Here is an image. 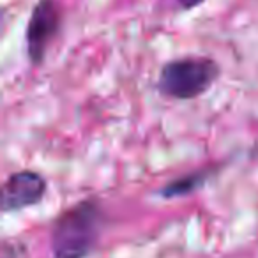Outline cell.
<instances>
[{
	"label": "cell",
	"instance_id": "6da1fadb",
	"mask_svg": "<svg viewBox=\"0 0 258 258\" xmlns=\"http://www.w3.org/2000/svg\"><path fill=\"white\" fill-rule=\"evenodd\" d=\"M106 216L97 200L87 198L58 216L51 230L53 258H87L101 239Z\"/></svg>",
	"mask_w": 258,
	"mask_h": 258
},
{
	"label": "cell",
	"instance_id": "7a4b0ae2",
	"mask_svg": "<svg viewBox=\"0 0 258 258\" xmlns=\"http://www.w3.org/2000/svg\"><path fill=\"white\" fill-rule=\"evenodd\" d=\"M221 75L219 64L211 57L187 55L168 60L158 76V92L168 99L189 101L204 96Z\"/></svg>",
	"mask_w": 258,
	"mask_h": 258
},
{
	"label": "cell",
	"instance_id": "3957f363",
	"mask_svg": "<svg viewBox=\"0 0 258 258\" xmlns=\"http://www.w3.org/2000/svg\"><path fill=\"white\" fill-rule=\"evenodd\" d=\"M62 22L64 13L58 0H37L25 29L27 57L32 66L44 64L48 50L62 29Z\"/></svg>",
	"mask_w": 258,
	"mask_h": 258
},
{
	"label": "cell",
	"instance_id": "277c9868",
	"mask_svg": "<svg viewBox=\"0 0 258 258\" xmlns=\"http://www.w3.org/2000/svg\"><path fill=\"white\" fill-rule=\"evenodd\" d=\"M48 182L43 173L20 170L8 177L2 187V212H16L37 205L44 198Z\"/></svg>",
	"mask_w": 258,
	"mask_h": 258
},
{
	"label": "cell",
	"instance_id": "5b68a950",
	"mask_svg": "<svg viewBox=\"0 0 258 258\" xmlns=\"http://www.w3.org/2000/svg\"><path fill=\"white\" fill-rule=\"evenodd\" d=\"M218 166L209 165L204 166V168L193 170L189 173H184V175L177 177V179L170 180L168 184L159 189V197L165 198V200H172V198H182L187 197V195L195 193L200 187H204L207 184V180L211 179L212 175L216 173Z\"/></svg>",
	"mask_w": 258,
	"mask_h": 258
},
{
	"label": "cell",
	"instance_id": "8992f818",
	"mask_svg": "<svg viewBox=\"0 0 258 258\" xmlns=\"http://www.w3.org/2000/svg\"><path fill=\"white\" fill-rule=\"evenodd\" d=\"M205 0H177V4H179L180 9H184V11H191V9L202 6Z\"/></svg>",
	"mask_w": 258,
	"mask_h": 258
}]
</instances>
